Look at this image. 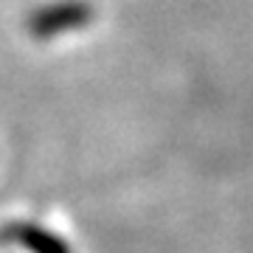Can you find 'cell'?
I'll list each match as a JSON object with an SVG mask.
<instances>
[{
	"label": "cell",
	"mask_w": 253,
	"mask_h": 253,
	"mask_svg": "<svg viewBox=\"0 0 253 253\" xmlns=\"http://www.w3.org/2000/svg\"><path fill=\"white\" fill-rule=\"evenodd\" d=\"M93 11L84 6V3H56V6H48V9L34 11V17L28 20V31L40 40H48V37H56L62 31H73V28H82L90 23Z\"/></svg>",
	"instance_id": "obj_1"
},
{
	"label": "cell",
	"mask_w": 253,
	"mask_h": 253,
	"mask_svg": "<svg viewBox=\"0 0 253 253\" xmlns=\"http://www.w3.org/2000/svg\"><path fill=\"white\" fill-rule=\"evenodd\" d=\"M3 239H9L14 245H23L31 253H71V248L59 239L56 234L45 231L31 222H11L3 228Z\"/></svg>",
	"instance_id": "obj_2"
}]
</instances>
